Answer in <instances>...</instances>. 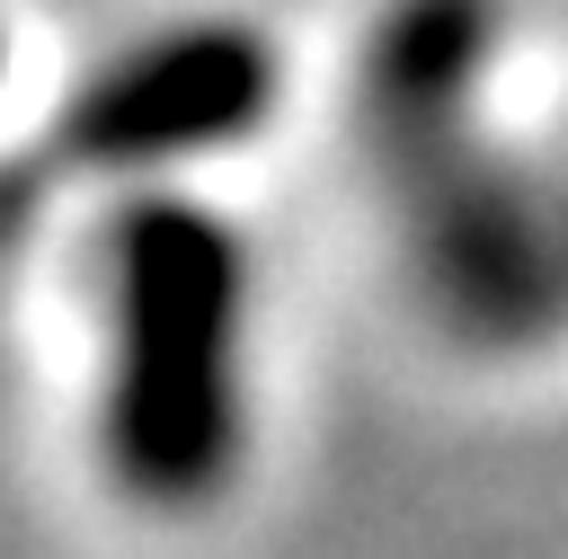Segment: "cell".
Returning a JSON list of instances; mask_svg holds the SVG:
<instances>
[{
  "instance_id": "cell-3",
  "label": "cell",
  "mask_w": 568,
  "mask_h": 559,
  "mask_svg": "<svg viewBox=\"0 0 568 559\" xmlns=\"http://www.w3.org/2000/svg\"><path fill=\"white\" fill-rule=\"evenodd\" d=\"M0 89H9V35H0Z\"/></svg>"
},
{
  "instance_id": "cell-2",
  "label": "cell",
  "mask_w": 568,
  "mask_h": 559,
  "mask_svg": "<svg viewBox=\"0 0 568 559\" xmlns=\"http://www.w3.org/2000/svg\"><path fill=\"white\" fill-rule=\"evenodd\" d=\"M284 106V44L248 18H169L106 53L62 106L44 151L80 177H169L266 133Z\"/></svg>"
},
{
  "instance_id": "cell-1",
  "label": "cell",
  "mask_w": 568,
  "mask_h": 559,
  "mask_svg": "<svg viewBox=\"0 0 568 559\" xmlns=\"http://www.w3.org/2000/svg\"><path fill=\"white\" fill-rule=\"evenodd\" d=\"M248 248L178 195L133 186L98 231V461L142 515H204L248 461Z\"/></svg>"
}]
</instances>
